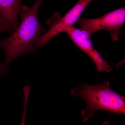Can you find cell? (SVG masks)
<instances>
[{
  "label": "cell",
  "instance_id": "5b68a950",
  "mask_svg": "<svg viewBox=\"0 0 125 125\" xmlns=\"http://www.w3.org/2000/svg\"><path fill=\"white\" fill-rule=\"evenodd\" d=\"M64 32L66 33L75 45L91 58L99 72H109L112 71L113 69L112 66L108 64L94 49L91 38L86 32L73 26L67 27Z\"/></svg>",
  "mask_w": 125,
  "mask_h": 125
},
{
  "label": "cell",
  "instance_id": "52a82bcc",
  "mask_svg": "<svg viewBox=\"0 0 125 125\" xmlns=\"http://www.w3.org/2000/svg\"><path fill=\"white\" fill-rule=\"evenodd\" d=\"M13 31L12 28L4 20L0 18V33L4 31H7L10 33H11ZM9 69L5 65L0 64V75L6 74Z\"/></svg>",
  "mask_w": 125,
  "mask_h": 125
},
{
  "label": "cell",
  "instance_id": "3957f363",
  "mask_svg": "<svg viewBox=\"0 0 125 125\" xmlns=\"http://www.w3.org/2000/svg\"><path fill=\"white\" fill-rule=\"evenodd\" d=\"M125 23V7L116 9L96 19L80 18L76 24L85 31L90 37L97 31L105 30L109 32L112 40L119 39L121 29Z\"/></svg>",
  "mask_w": 125,
  "mask_h": 125
},
{
  "label": "cell",
  "instance_id": "8992f818",
  "mask_svg": "<svg viewBox=\"0 0 125 125\" xmlns=\"http://www.w3.org/2000/svg\"><path fill=\"white\" fill-rule=\"evenodd\" d=\"M22 0H0V18L4 20L13 30L19 24L18 15Z\"/></svg>",
  "mask_w": 125,
  "mask_h": 125
},
{
  "label": "cell",
  "instance_id": "7a4b0ae2",
  "mask_svg": "<svg viewBox=\"0 0 125 125\" xmlns=\"http://www.w3.org/2000/svg\"><path fill=\"white\" fill-rule=\"evenodd\" d=\"M71 94L82 99L86 103V108L81 111L84 122L97 110H104L113 114H125V96L112 90L108 81L95 85L80 83L71 89Z\"/></svg>",
  "mask_w": 125,
  "mask_h": 125
},
{
  "label": "cell",
  "instance_id": "ba28073f",
  "mask_svg": "<svg viewBox=\"0 0 125 125\" xmlns=\"http://www.w3.org/2000/svg\"><path fill=\"white\" fill-rule=\"evenodd\" d=\"M24 99V107L23 109L22 117L20 125H25V119L26 117L27 103L28 100L30 93L31 91V87L29 85H26L24 87L23 89Z\"/></svg>",
  "mask_w": 125,
  "mask_h": 125
},
{
  "label": "cell",
  "instance_id": "6da1fadb",
  "mask_svg": "<svg viewBox=\"0 0 125 125\" xmlns=\"http://www.w3.org/2000/svg\"><path fill=\"white\" fill-rule=\"evenodd\" d=\"M42 1L36 0L32 7L21 5L20 23L9 37L0 39V47L5 54V65L22 55L34 51L39 38L46 32L38 19V11Z\"/></svg>",
  "mask_w": 125,
  "mask_h": 125
},
{
  "label": "cell",
  "instance_id": "9c48e42d",
  "mask_svg": "<svg viewBox=\"0 0 125 125\" xmlns=\"http://www.w3.org/2000/svg\"><path fill=\"white\" fill-rule=\"evenodd\" d=\"M103 125H111L108 121H106L103 123Z\"/></svg>",
  "mask_w": 125,
  "mask_h": 125
},
{
  "label": "cell",
  "instance_id": "277c9868",
  "mask_svg": "<svg viewBox=\"0 0 125 125\" xmlns=\"http://www.w3.org/2000/svg\"><path fill=\"white\" fill-rule=\"evenodd\" d=\"M94 0H79L74 6L63 16L55 12L46 23L50 27L49 30L40 36L36 44V48L43 47L47 43L58 34L64 32L66 28L78 22L87 6Z\"/></svg>",
  "mask_w": 125,
  "mask_h": 125
}]
</instances>
